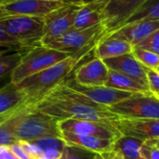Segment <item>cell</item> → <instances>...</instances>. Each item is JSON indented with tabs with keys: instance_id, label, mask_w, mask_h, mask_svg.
Listing matches in <instances>:
<instances>
[{
	"instance_id": "obj_33",
	"label": "cell",
	"mask_w": 159,
	"mask_h": 159,
	"mask_svg": "<svg viewBox=\"0 0 159 159\" xmlns=\"http://www.w3.org/2000/svg\"><path fill=\"white\" fill-rule=\"evenodd\" d=\"M9 147L19 159H33L32 156L26 150V148L24 147L21 142H17L14 144L9 145Z\"/></svg>"
},
{
	"instance_id": "obj_20",
	"label": "cell",
	"mask_w": 159,
	"mask_h": 159,
	"mask_svg": "<svg viewBox=\"0 0 159 159\" xmlns=\"http://www.w3.org/2000/svg\"><path fill=\"white\" fill-rule=\"evenodd\" d=\"M133 46L126 41L119 39H105L98 43L93 49L94 58L100 60H107L122 55L132 53Z\"/></svg>"
},
{
	"instance_id": "obj_26",
	"label": "cell",
	"mask_w": 159,
	"mask_h": 159,
	"mask_svg": "<svg viewBox=\"0 0 159 159\" xmlns=\"http://www.w3.org/2000/svg\"><path fill=\"white\" fill-rule=\"evenodd\" d=\"M26 106L27 104L23 106L20 110V112L17 113L14 116H12L10 119H8L7 121H6L0 126V146H9L17 143L16 138L14 136V127L18 116L26 108Z\"/></svg>"
},
{
	"instance_id": "obj_35",
	"label": "cell",
	"mask_w": 159,
	"mask_h": 159,
	"mask_svg": "<svg viewBox=\"0 0 159 159\" xmlns=\"http://www.w3.org/2000/svg\"><path fill=\"white\" fill-rule=\"evenodd\" d=\"M25 105H26V103H25V104H23V105H21L20 107H19V108L15 109V110H12V111L7 112V113H5V114L0 115V126H1L3 123H5L6 121H7L8 119H10L12 116H14L17 113H19V112H20V110L23 106H25Z\"/></svg>"
},
{
	"instance_id": "obj_23",
	"label": "cell",
	"mask_w": 159,
	"mask_h": 159,
	"mask_svg": "<svg viewBox=\"0 0 159 159\" xmlns=\"http://www.w3.org/2000/svg\"><path fill=\"white\" fill-rule=\"evenodd\" d=\"M144 20H159V0H144L139 8L124 22L121 27Z\"/></svg>"
},
{
	"instance_id": "obj_36",
	"label": "cell",
	"mask_w": 159,
	"mask_h": 159,
	"mask_svg": "<svg viewBox=\"0 0 159 159\" xmlns=\"http://www.w3.org/2000/svg\"><path fill=\"white\" fill-rule=\"evenodd\" d=\"M103 156L106 157V159H125L123 155L119 151H117L116 149L113 152H111L109 154H106V155H103Z\"/></svg>"
},
{
	"instance_id": "obj_41",
	"label": "cell",
	"mask_w": 159,
	"mask_h": 159,
	"mask_svg": "<svg viewBox=\"0 0 159 159\" xmlns=\"http://www.w3.org/2000/svg\"><path fill=\"white\" fill-rule=\"evenodd\" d=\"M0 16H1V10H0Z\"/></svg>"
},
{
	"instance_id": "obj_32",
	"label": "cell",
	"mask_w": 159,
	"mask_h": 159,
	"mask_svg": "<svg viewBox=\"0 0 159 159\" xmlns=\"http://www.w3.org/2000/svg\"><path fill=\"white\" fill-rule=\"evenodd\" d=\"M146 75L151 93H159V73L156 70L146 68Z\"/></svg>"
},
{
	"instance_id": "obj_22",
	"label": "cell",
	"mask_w": 159,
	"mask_h": 159,
	"mask_svg": "<svg viewBox=\"0 0 159 159\" xmlns=\"http://www.w3.org/2000/svg\"><path fill=\"white\" fill-rule=\"evenodd\" d=\"M108 88L116 89L122 91L140 93V94H149L151 93L148 87L139 83L138 81L122 75L120 73L110 70L108 81L105 85Z\"/></svg>"
},
{
	"instance_id": "obj_40",
	"label": "cell",
	"mask_w": 159,
	"mask_h": 159,
	"mask_svg": "<svg viewBox=\"0 0 159 159\" xmlns=\"http://www.w3.org/2000/svg\"><path fill=\"white\" fill-rule=\"evenodd\" d=\"M156 71H157V73H159V66H158V67H157V69H156Z\"/></svg>"
},
{
	"instance_id": "obj_19",
	"label": "cell",
	"mask_w": 159,
	"mask_h": 159,
	"mask_svg": "<svg viewBox=\"0 0 159 159\" xmlns=\"http://www.w3.org/2000/svg\"><path fill=\"white\" fill-rule=\"evenodd\" d=\"M107 1L108 0L85 1L76 14L73 30H84L101 24Z\"/></svg>"
},
{
	"instance_id": "obj_10",
	"label": "cell",
	"mask_w": 159,
	"mask_h": 159,
	"mask_svg": "<svg viewBox=\"0 0 159 159\" xmlns=\"http://www.w3.org/2000/svg\"><path fill=\"white\" fill-rule=\"evenodd\" d=\"M61 133L92 136L101 139L117 141L122 137L121 133L111 124L99 123L79 119H65L58 122Z\"/></svg>"
},
{
	"instance_id": "obj_16",
	"label": "cell",
	"mask_w": 159,
	"mask_h": 159,
	"mask_svg": "<svg viewBox=\"0 0 159 159\" xmlns=\"http://www.w3.org/2000/svg\"><path fill=\"white\" fill-rule=\"evenodd\" d=\"M109 70L125 75L139 83L148 87L146 67H144L132 53L103 61ZM149 88V87H148Z\"/></svg>"
},
{
	"instance_id": "obj_2",
	"label": "cell",
	"mask_w": 159,
	"mask_h": 159,
	"mask_svg": "<svg viewBox=\"0 0 159 159\" xmlns=\"http://www.w3.org/2000/svg\"><path fill=\"white\" fill-rule=\"evenodd\" d=\"M93 49L87 48L79 53L74 54L64 61L45 69L20 82L17 85L26 96V104L34 105L48 91L64 82L75 71V66L86 58Z\"/></svg>"
},
{
	"instance_id": "obj_5",
	"label": "cell",
	"mask_w": 159,
	"mask_h": 159,
	"mask_svg": "<svg viewBox=\"0 0 159 159\" xmlns=\"http://www.w3.org/2000/svg\"><path fill=\"white\" fill-rule=\"evenodd\" d=\"M45 17L0 16V26L26 49L41 45Z\"/></svg>"
},
{
	"instance_id": "obj_25",
	"label": "cell",
	"mask_w": 159,
	"mask_h": 159,
	"mask_svg": "<svg viewBox=\"0 0 159 159\" xmlns=\"http://www.w3.org/2000/svg\"><path fill=\"white\" fill-rule=\"evenodd\" d=\"M7 52L8 50L0 51V80L7 75H11L13 70L16 68L22 57L21 51H13L11 53Z\"/></svg>"
},
{
	"instance_id": "obj_14",
	"label": "cell",
	"mask_w": 159,
	"mask_h": 159,
	"mask_svg": "<svg viewBox=\"0 0 159 159\" xmlns=\"http://www.w3.org/2000/svg\"><path fill=\"white\" fill-rule=\"evenodd\" d=\"M110 70L102 60L94 58L80 66L75 71L74 79L82 86L86 87H102L105 86Z\"/></svg>"
},
{
	"instance_id": "obj_9",
	"label": "cell",
	"mask_w": 159,
	"mask_h": 159,
	"mask_svg": "<svg viewBox=\"0 0 159 159\" xmlns=\"http://www.w3.org/2000/svg\"><path fill=\"white\" fill-rule=\"evenodd\" d=\"M66 3V0H0V10L1 16L46 17Z\"/></svg>"
},
{
	"instance_id": "obj_3",
	"label": "cell",
	"mask_w": 159,
	"mask_h": 159,
	"mask_svg": "<svg viewBox=\"0 0 159 159\" xmlns=\"http://www.w3.org/2000/svg\"><path fill=\"white\" fill-rule=\"evenodd\" d=\"M70 56L72 55L42 45L31 48L22 53L20 62L10 75L9 82L17 86L26 78L64 61Z\"/></svg>"
},
{
	"instance_id": "obj_7",
	"label": "cell",
	"mask_w": 159,
	"mask_h": 159,
	"mask_svg": "<svg viewBox=\"0 0 159 159\" xmlns=\"http://www.w3.org/2000/svg\"><path fill=\"white\" fill-rule=\"evenodd\" d=\"M85 1H67L65 5L45 17L41 45H46L73 30L76 14Z\"/></svg>"
},
{
	"instance_id": "obj_12",
	"label": "cell",
	"mask_w": 159,
	"mask_h": 159,
	"mask_svg": "<svg viewBox=\"0 0 159 159\" xmlns=\"http://www.w3.org/2000/svg\"><path fill=\"white\" fill-rule=\"evenodd\" d=\"M112 125L122 136L142 142L159 140V119H135L118 117Z\"/></svg>"
},
{
	"instance_id": "obj_1",
	"label": "cell",
	"mask_w": 159,
	"mask_h": 159,
	"mask_svg": "<svg viewBox=\"0 0 159 159\" xmlns=\"http://www.w3.org/2000/svg\"><path fill=\"white\" fill-rule=\"evenodd\" d=\"M30 107L58 121L79 119L112 125L119 117L107 106L92 102L85 95L64 85L63 82Z\"/></svg>"
},
{
	"instance_id": "obj_24",
	"label": "cell",
	"mask_w": 159,
	"mask_h": 159,
	"mask_svg": "<svg viewBox=\"0 0 159 159\" xmlns=\"http://www.w3.org/2000/svg\"><path fill=\"white\" fill-rule=\"evenodd\" d=\"M143 142L122 136L116 142L115 149L119 151L125 159H145L141 154V147Z\"/></svg>"
},
{
	"instance_id": "obj_4",
	"label": "cell",
	"mask_w": 159,
	"mask_h": 159,
	"mask_svg": "<svg viewBox=\"0 0 159 159\" xmlns=\"http://www.w3.org/2000/svg\"><path fill=\"white\" fill-rule=\"evenodd\" d=\"M58 122L27 105L17 118L14 136L17 142H32L46 137L61 138Z\"/></svg>"
},
{
	"instance_id": "obj_27",
	"label": "cell",
	"mask_w": 159,
	"mask_h": 159,
	"mask_svg": "<svg viewBox=\"0 0 159 159\" xmlns=\"http://www.w3.org/2000/svg\"><path fill=\"white\" fill-rule=\"evenodd\" d=\"M132 54L146 68L156 70L159 66V55H157L149 50L134 47Z\"/></svg>"
},
{
	"instance_id": "obj_18",
	"label": "cell",
	"mask_w": 159,
	"mask_h": 159,
	"mask_svg": "<svg viewBox=\"0 0 159 159\" xmlns=\"http://www.w3.org/2000/svg\"><path fill=\"white\" fill-rule=\"evenodd\" d=\"M61 138L66 146L76 147L95 155H106L115 150L116 141L101 139L92 136L75 135L70 133H61Z\"/></svg>"
},
{
	"instance_id": "obj_37",
	"label": "cell",
	"mask_w": 159,
	"mask_h": 159,
	"mask_svg": "<svg viewBox=\"0 0 159 159\" xmlns=\"http://www.w3.org/2000/svg\"><path fill=\"white\" fill-rule=\"evenodd\" d=\"M94 159H106V157L103 155H95Z\"/></svg>"
},
{
	"instance_id": "obj_15",
	"label": "cell",
	"mask_w": 159,
	"mask_h": 159,
	"mask_svg": "<svg viewBox=\"0 0 159 159\" xmlns=\"http://www.w3.org/2000/svg\"><path fill=\"white\" fill-rule=\"evenodd\" d=\"M159 30V20H144L125 25L99 39H119L130 43L133 47L144 40L154 32Z\"/></svg>"
},
{
	"instance_id": "obj_21",
	"label": "cell",
	"mask_w": 159,
	"mask_h": 159,
	"mask_svg": "<svg viewBox=\"0 0 159 159\" xmlns=\"http://www.w3.org/2000/svg\"><path fill=\"white\" fill-rule=\"evenodd\" d=\"M26 103V96L11 82L0 88V115L15 110Z\"/></svg>"
},
{
	"instance_id": "obj_17",
	"label": "cell",
	"mask_w": 159,
	"mask_h": 159,
	"mask_svg": "<svg viewBox=\"0 0 159 159\" xmlns=\"http://www.w3.org/2000/svg\"><path fill=\"white\" fill-rule=\"evenodd\" d=\"M21 143L33 159H61L66 148L63 140L58 137H46Z\"/></svg>"
},
{
	"instance_id": "obj_39",
	"label": "cell",
	"mask_w": 159,
	"mask_h": 159,
	"mask_svg": "<svg viewBox=\"0 0 159 159\" xmlns=\"http://www.w3.org/2000/svg\"><path fill=\"white\" fill-rule=\"evenodd\" d=\"M153 95H154V96H156V97H157V98L159 100V93H153Z\"/></svg>"
},
{
	"instance_id": "obj_28",
	"label": "cell",
	"mask_w": 159,
	"mask_h": 159,
	"mask_svg": "<svg viewBox=\"0 0 159 159\" xmlns=\"http://www.w3.org/2000/svg\"><path fill=\"white\" fill-rule=\"evenodd\" d=\"M0 47L6 48L7 50L12 51H21L26 49L25 47L17 39L9 35L1 26H0Z\"/></svg>"
},
{
	"instance_id": "obj_34",
	"label": "cell",
	"mask_w": 159,
	"mask_h": 159,
	"mask_svg": "<svg viewBox=\"0 0 159 159\" xmlns=\"http://www.w3.org/2000/svg\"><path fill=\"white\" fill-rule=\"evenodd\" d=\"M0 159H19L9 146H0Z\"/></svg>"
},
{
	"instance_id": "obj_31",
	"label": "cell",
	"mask_w": 159,
	"mask_h": 159,
	"mask_svg": "<svg viewBox=\"0 0 159 159\" xmlns=\"http://www.w3.org/2000/svg\"><path fill=\"white\" fill-rule=\"evenodd\" d=\"M141 154L145 159H159V146L152 141L143 142Z\"/></svg>"
},
{
	"instance_id": "obj_11",
	"label": "cell",
	"mask_w": 159,
	"mask_h": 159,
	"mask_svg": "<svg viewBox=\"0 0 159 159\" xmlns=\"http://www.w3.org/2000/svg\"><path fill=\"white\" fill-rule=\"evenodd\" d=\"M63 83L70 89L85 95L92 102L98 104L107 106V107L115 105L120 102H123L136 94H140V93L122 91V90H118L116 89L108 88L106 86H102V87L82 86V85H79L74 79L73 76H69Z\"/></svg>"
},
{
	"instance_id": "obj_6",
	"label": "cell",
	"mask_w": 159,
	"mask_h": 159,
	"mask_svg": "<svg viewBox=\"0 0 159 159\" xmlns=\"http://www.w3.org/2000/svg\"><path fill=\"white\" fill-rule=\"evenodd\" d=\"M105 34L102 24L84 30H72L64 35L44 46L71 55L79 53L87 48L94 49L99 39ZM43 46V45H42Z\"/></svg>"
},
{
	"instance_id": "obj_30",
	"label": "cell",
	"mask_w": 159,
	"mask_h": 159,
	"mask_svg": "<svg viewBox=\"0 0 159 159\" xmlns=\"http://www.w3.org/2000/svg\"><path fill=\"white\" fill-rule=\"evenodd\" d=\"M95 154L76 148V147H69L66 146L62 157L61 159H94Z\"/></svg>"
},
{
	"instance_id": "obj_13",
	"label": "cell",
	"mask_w": 159,
	"mask_h": 159,
	"mask_svg": "<svg viewBox=\"0 0 159 159\" xmlns=\"http://www.w3.org/2000/svg\"><path fill=\"white\" fill-rule=\"evenodd\" d=\"M143 2L144 0H108L102 21L105 29L104 35L120 28Z\"/></svg>"
},
{
	"instance_id": "obj_29",
	"label": "cell",
	"mask_w": 159,
	"mask_h": 159,
	"mask_svg": "<svg viewBox=\"0 0 159 159\" xmlns=\"http://www.w3.org/2000/svg\"><path fill=\"white\" fill-rule=\"evenodd\" d=\"M135 47L149 50L157 55H159V30L154 32Z\"/></svg>"
},
{
	"instance_id": "obj_38",
	"label": "cell",
	"mask_w": 159,
	"mask_h": 159,
	"mask_svg": "<svg viewBox=\"0 0 159 159\" xmlns=\"http://www.w3.org/2000/svg\"><path fill=\"white\" fill-rule=\"evenodd\" d=\"M152 142H154L157 146H159V140H155V141H152Z\"/></svg>"
},
{
	"instance_id": "obj_8",
	"label": "cell",
	"mask_w": 159,
	"mask_h": 159,
	"mask_svg": "<svg viewBox=\"0 0 159 159\" xmlns=\"http://www.w3.org/2000/svg\"><path fill=\"white\" fill-rule=\"evenodd\" d=\"M108 109L119 117L159 119V100L153 93L136 94Z\"/></svg>"
}]
</instances>
